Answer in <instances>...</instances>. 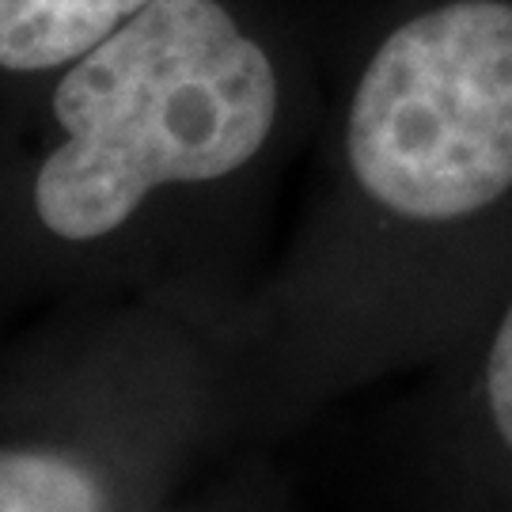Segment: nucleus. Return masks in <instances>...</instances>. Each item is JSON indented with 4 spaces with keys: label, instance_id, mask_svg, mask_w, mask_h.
Segmentation results:
<instances>
[{
    "label": "nucleus",
    "instance_id": "f03ea898",
    "mask_svg": "<svg viewBox=\"0 0 512 512\" xmlns=\"http://www.w3.org/2000/svg\"><path fill=\"white\" fill-rule=\"evenodd\" d=\"M224 418L202 368L145 334L0 368V512H145Z\"/></svg>",
    "mask_w": 512,
    "mask_h": 512
},
{
    "label": "nucleus",
    "instance_id": "39448f33",
    "mask_svg": "<svg viewBox=\"0 0 512 512\" xmlns=\"http://www.w3.org/2000/svg\"><path fill=\"white\" fill-rule=\"evenodd\" d=\"M482 395H486V414H490L497 440L512 452V300L494 330L490 353H486Z\"/></svg>",
    "mask_w": 512,
    "mask_h": 512
},
{
    "label": "nucleus",
    "instance_id": "20e7f679",
    "mask_svg": "<svg viewBox=\"0 0 512 512\" xmlns=\"http://www.w3.org/2000/svg\"><path fill=\"white\" fill-rule=\"evenodd\" d=\"M156 0H0V69L46 73L95 50Z\"/></svg>",
    "mask_w": 512,
    "mask_h": 512
},
{
    "label": "nucleus",
    "instance_id": "7ed1b4c3",
    "mask_svg": "<svg viewBox=\"0 0 512 512\" xmlns=\"http://www.w3.org/2000/svg\"><path fill=\"white\" fill-rule=\"evenodd\" d=\"M346 164L403 220H463L509 194V0H444L380 42L349 103Z\"/></svg>",
    "mask_w": 512,
    "mask_h": 512
},
{
    "label": "nucleus",
    "instance_id": "f257e3e1",
    "mask_svg": "<svg viewBox=\"0 0 512 512\" xmlns=\"http://www.w3.org/2000/svg\"><path fill=\"white\" fill-rule=\"evenodd\" d=\"M54 122L61 141L31 171L23 217L46 251H103L160 194L255 160L277 122V73L220 0H156L73 61Z\"/></svg>",
    "mask_w": 512,
    "mask_h": 512
},
{
    "label": "nucleus",
    "instance_id": "423d86ee",
    "mask_svg": "<svg viewBox=\"0 0 512 512\" xmlns=\"http://www.w3.org/2000/svg\"><path fill=\"white\" fill-rule=\"evenodd\" d=\"M145 512H202V509H179V505H167V501H160V505H152V509Z\"/></svg>",
    "mask_w": 512,
    "mask_h": 512
}]
</instances>
